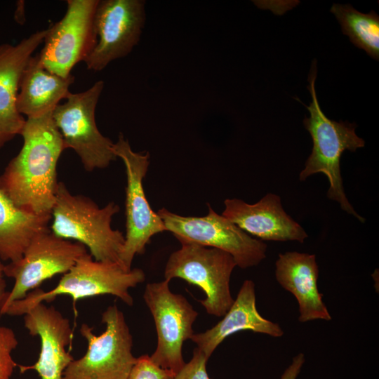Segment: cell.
<instances>
[{
    "label": "cell",
    "instance_id": "obj_24",
    "mask_svg": "<svg viewBox=\"0 0 379 379\" xmlns=\"http://www.w3.org/2000/svg\"><path fill=\"white\" fill-rule=\"evenodd\" d=\"M208 359L203 351L194 348L191 360L175 374L173 379H210L206 371Z\"/></svg>",
    "mask_w": 379,
    "mask_h": 379
},
{
    "label": "cell",
    "instance_id": "obj_20",
    "mask_svg": "<svg viewBox=\"0 0 379 379\" xmlns=\"http://www.w3.org/2000/svg\"><path fill=\"white\" fill-rule=\"evenodd\" d=\"M51 215H36L18 208L0 190V258L20 259L33 238L48 228Z\"/></svg>",
    "mask_w": 379,
    "mask_h": 379
},
{
    "label": "cell",
    "instance_id": "obj_26",
    "mask_svg": "<svg viewBox=\"0 0 379 379\" xmlns=\"http://www.w3.org/2000/svg\"><path fill=\"white\" fill-rule=\"evenodd\" d=\"M4 266L1 261H0V299L4 296L6 291V284L4 279L5 274H4Z\"/></svg>",
    "mask_w": 379,
    "mask_h": 379
},
{
    "label": "cell",
    "instance_id": "obj_19",
    "mask_svg": "<svg viewBox=\"0 0 379 379\" xmlns=\"http://www.w3.org/2000/svg\"><path fill=\"white\" fill-rule=\"evenodd\" d=\"M74 81L70 75L64 78L46 70L39 54L28 60L19 84L17 107L27 118L41 117L53 111L62 99H65Z\"/></svg>",
    "mask_w": 379,
    "mask_h": 379
},
{
    "label": "cell",
    "instance_id": "obj_16",
    "mask_svg": "<svg viewBox=\"0 0 379 379\" xmlns=\"http://www.w3.org/2000/svg\"><path fill=\"white\" fill-rule=\"evenodd\" d=\"M47 29L34 32L16 45L0 44V149L20 135L26 119L17 107L22 73Z\"/></svg>",
    "mask_w": 379,
    "mask_h": 379
},
{
    "label": "cell",
    "instance_id": "obj_5",
    "mask_svg": "<svg viewBox=\"0 0 379 379\" xmlns=\"http://www.w3.org/2000/svg\"><path fill=\"white\" fill-rule=\"evenodd\" d=\"M105 330L95 335L86 324L80 327L88 347L85 354L73 359L62 379H128L137 358L132 353L133 337L123 312L116 305L102 314Z\"/></svg>",
    "mask_w": 379,
    "mask_h": 379
},
{
    "label": "cell",
    "instance_id": "obj_18",
    "mask_svg": "<svg viewBox=\"0 0 379 379\" xmlns=\"http://www.w3.org/2000/svg\"><path fill=\"white\" fill-rule=\"evenodd\" d=\"M255 288L252 280H245L223 318L211 328L192 336L190 340L208 358L226 338L239 331H250L273 338L283 336L281 326L264 318L258 311Z\"/></svg>",
    "mask_w": 379,
    "mask_h": 379
},
{
    "label": "cell",
    "instance_id": "obj_6",
    "mask_svg": "<svg viewBox=\"0 0 379 379\" xmlns=\"http://www.w3.org/2000/svg\"><path fill=\"white\" fill-rule=\"evenodd\" d=\"M104 85L100 80L85 91L69 92L66 102L58 104L52 112L65 149H73L88 172L107 168L117 158L114 142L100 132L95 122V109Z\"/></svg>",
    "mask_w": 379,
    "mask_h": 379
},
{
    "label": "cell",
    "instance_id": "obj_11",
    "mask_svg": "<svg viewBox=\"0 0 379 379\" xmlns=\"http://www.w3.org/2000/svg\"><path fill=\"white\" fill-rule=\"evenodd\" d=\"M169 281L146 285L143 299L154 318L157 345L151 360L176 374L185 365L182 345L194 334L198 312L182 295L172 293Z\"/></svg>",
    "mask_w": 379,
    "mask_h": 379
},
{
    "label": "cell",
    "instance_id": "obj_14",
    "mask_svg": "<svg viewBox=\"0 0 379 379\" xmlns=\"http://www.w3.org/2000/svg\"><path fill=\"white\" fill-rule=\"evenodd\" d=\"M24 324L32 336H39L41 348L34 364L18 366L21 373L34 370L40 379H62L74 359L66 350L73 336L69 320L54 307L39 303L25 312Z\"/></svg>",
    "mask_w": 379,
    "mask_h": 379
},
{
    "label": "cell",
    "instance_id": "obj_2",
    "mask_svg": "<svg viewBox=\"0 0 379 379\" xmlns=\"http://www.w3.org/2000/svg\"><path fill=\"white\" fill-rule=\"evenodd\" d=\"M119 211L114 202L100 208L89 197L72 194L64 182H59L50 230L58 237L83 244L95 260L121 265L125 236L111 225Z\"/></svg>",
    "mask_w": 379,
    "mask_h": 379
},
{
    "label": "cell",
    "instance_id": "obj_1",
    "mask_svg": "<svg viewBox=\"0 0 379 379\" xmlns=\"http://www.w3.org/2000/svg\"><path fill=\"white\" fill-rule=\"evenodd\" d=\"M52 112L27 118L23 145L0 175V190L19 208L51 215L58 185L57 164L65 150Z\"/></svg>",
    "mask_w": 379,
    "mask_h": 379
},
{
    "label": "cell",
    "instance_id": "obj_21",
    "mask_svg": "<svg viewBox=\"0 0 379 379\" xmlns=\"http://www.w3.org/2000/svg\"><path fill=\"white\" fill-rule=\"evenodd\" d=\"M331 12L350 41L375 60L379 59V16L374 11L363 13L350 4H333Z\"/></svg>",
    "mask_w": 379,
    "mask_h": 379
},
{
    "label": "cell",
    "instance_id": "obj_13",
    "mask_svg": "<svg viewBox=\"0 0 379 379\" xmlns=\"http://www.w3.org/2000/svg\"><path fill=\"white\" fill-rule=\"evenodd\" d=\"M145 21L143 0H99L95 14L97 43L84 61L87 69L101 71L131 53L140 41Z\"/></svg>",
    "mask_w": 379,
    "mask_h": 379
},
{
    "label": "cell",
    "instance_id": "obj_9",
    "mask_svg": "<svg viewBox=\"0 0 379 379\" xmlns=\"http://www.w3.org/2000/svg\"><path fill=\"white\" fill-rule=\"evenodd\" d=\"M87 253L83 244L58 237L50 228L37 234L20 259L4 266L5 276L15 283L0 299V311L38 288L44 281L67 272Z\"/></svg>",
    "mask_w": 379,
    "mask_h": 379
},
{
    "label": "cell",
    "instance_id": "obj_10",
    "mask_svg": "<svg viewBox=\"0 0 379 379\" xmlns=\"http://www.w3.org/2000/svg\"><path fill=\"white\" fill-rule=\"evenodd\" d=\"M113 152L126 168V235L121 262L126 270H131L135 255L142 254L150 239L166 228L159 215L152 209L143 187L149 165V152H134L122 133L114 143Z\"/></svg>",
    "mask_w": 379,
    "mask_h": 379
},
{
    "label": "cell",
    "instance_id": "obj_12",
    "mask_svg": "<svg viewBox=\"0 0 379 379\" xmlns=\"http://www.w3.org/2000/svg\"><path fill=\"white\" fill-rule=\"evenodd\" d=\"M99 0H68L62 18L47 29L39 53L43 67L67 78L72 68L85 61L97 43L95 14Z\"/></svg>",
    "mask_w": 379,
    "mask_h": 379
},
{
    "label": "cell",
    "instance_id": "obj_7",
    "mask_svg": "<svg viewBox=\"0 0 379 379\" xmlns=\"http://www.w3.org/2000/svg\"><path fill=\"white\" fill-rule=\"evenodd\" d=\"M181 247L169 256L164 278H180L199 287L205 293L200 303L206 312L223 317L234 302L230 277L237 266L233 257L222 250L194 243H180Z\"/></svg>",
    "mask_w": 379,
    "mask_h": 379
},
{
    "label": "cell",
    "instance_id": "obj_3",
    "mask_svg": "<svg viewBox=\"0 0 379 379\" xmlns=\"http://www.w3.org/2000/svg\"><path fill=\"white\" fill-rule=\"evenodd\" d=\"M317 70V60H314L307 86L312 100L309 106L304 105L310 116L305 117L303 120L304 126L312 137L313 147L305 168L299 175V179L303 181L314 174H324L330 185L327 197L338 202L342 210L364 222L366 220L355 211L345 195L340 161L345 150L355 152L357 149L364 147L365 142L356 134L357 126L354 123L335 121L328 118L323 112L315 91Z\"/></svg>",
    "mask_w": 379,
    "mask_h": 379
},
{
    "label": "cell",
    "instance_id": "obj_17",
    "mask_svg": "<svg viewBox=\"0 0 379 379\" xmlns=\"http://www.w3.org/2000/svg\"><path fill=\"white\" fill-rule=\"evenodd\" d=\"M319 267L314 254L287 251L278 255L275 262V278L279 284L295 298L298 321H329L332 317L318 289Z\"/></svg>",
    "mask_w": 379,
    "mask_h": 379
},
{
    "label": "cell",
    "instance_id": "obj_25",
    "mask_svg": "<svg viewBox=\"0 0 379 379\" xmlns=\"http://www.w3.org/2000/svg\"><path fill=\"white\" fill-rule=\"evenodd\" d=\"M305 362V354L298 353L293 357L291 363L285 369L280 379H297Z\"/></svg>",
    "mask_w": 379,
    "mask_h": 379
},
{
    "label": "cell",
    "instance_id": "obj_15",
    "mask_svg": "<svg viewBox=\"0 0 379 379\" xmlns=\"http://www.w3.org/2000/svg\"><path fill=\"white\" fill-rule=\"evenodd\" d=\"M222 215L249 235L260 241L304 243L308 234L284 211L279 195L268 193L250 204L239 199H227Z\"/></svg>",
    "mask_w": 379,
    "mask_h": 379
},
{
    "label": "cell",
    "instance_id": "obj_4",
    "mask_svg": "<svg viewBox=\"0 0 379 379\" xmlns=\"http://www.w3.org/2000/svg\"><path fill=\"white\" fill-rule=\"evenodd\" d=\"M145 279V274L141 269L126 270L119 263L98 261L88 252L63 274L53 289L44 291L38 288L29 291L22 299L13 301L1 310L0 314L24 315L34 305L44 301L51 302L60 295H69L75 305L79 299L109 294L132 306L133 299L129 289Z\"/></svg>",
    "mask_w": 379,
    "mask_h": 379
},
{
    "label": "cell",
    "instance_id": "obj_23",
    "mask_svg": "<svg viewBox=\"0 0 379 379\" xmlns=\"http://www.w3.org/2000/svg\"><path fill=\"white\" fill-rule=\"evenodd\" d=\"M175 374L154 364L148 355L137 358L128 379H173Z\"/></svg>",
    "mask_w": 379,
    "mask_h": 379
},
{
    "label": "cell",
    "instance_id": "obj_8",
    "mask_svg": "<svg viewBox=\"0 0 379 379\" xmlns=\"http://www.w3.org/2000/svg\"><path fill=\"white\" fill-rule=\"evenodd\" d=\"M202 217L182 216L165 208L157 213L166 231L180 241L215 248L230 254L241 269L254 267L266 258L267 245L253 238L236 224L215 212L210 205Z\"/></svg>",
    "mask_w": 379,
    "mask_h": 379
},
{
    "label": "cell",
    "instance_id": "obj_22",
    "mask_svg": "<svg viewBox=\"0 0 379 379\" xmlns=\"http://www.w3.org/2000/svg\"><path fill=\"white\" fill-rule=\"evenodd\" d=\"M18 344L15 332L8 327L0 326V379H11L18 366L12 357Z\"/></svg>",
    "mask_w": 379,
    "mask_h": 379
}]
</instances>
